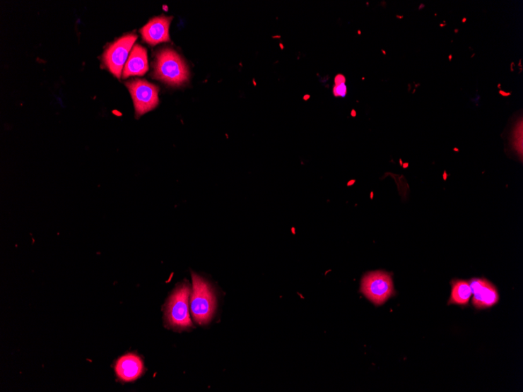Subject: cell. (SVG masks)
Segmentation results:
<instances>
[{
    "mask_svg": "<svg viewBox=\"0 0 523 392\" xmlns=\"http://www.w3.org/2000/svg\"><path fill=\"white\" fill-rule=\"evenodd\" d=\"M154 76L166 84L179 86L188 81L190 72L175 50L164 49L156 56Z\"/></svg>",
    "mask_w": 523,
    "mask_h": 392,
    "instance_id": "cell-1",
    "label": "cell"
},
{
    "mask_svg": "<svg viewBox=\"0 0 523 392\" xmlns=\"http://www.w3.org/2000/svg\"><path fill=\"white\" fill-rule=\"evenodd\" d=\"M193 292L191 299V311L194 321L200 325L208 324L214 316L216 300V295L209 283L200 275L192 273Z\"/></svg>",
    "mask_w": 523,
    "mask_h": 392,
    "instance_id": "cell-2",
    "label": "cell"
},
{
    "mask_svg": "<svg viewBox=\"0 0 523 392\" xmlns=\"http://www.w3.org/2000/svg\"><path fill=\"white\" fill-rule=\"evenodd\" d=\"M191 288L187 284L177 287L170 297L165 309V319L169 328L177 331L192 328L193 325L189 313Z\"/></svg>",
    "mask_w": 523,
    "mask_h": 392,
    "instance_id": "cell-3",
    "label": "cell"
},
{
    "mask_svg": "<svg viewBox=\"0 0 523 392\" xmlns=\"http://www.w3.org/2000/svg\"><path fill=\"white\" fill-rule=\"evenodd\" d=\"M361 292L377 306L386 302L394 295V283L386 272L376 271L368 273L361 282Z\"/></svg>",
    "mask_w": 523,
    "mask_h": 392,
    "instance_id": "cell-4",
    "label": "cell"
},
{
    "mask_svg": "<svg viewBox=\"0 0 523 392\" xmlns=\"http://www.w3.org/2000/svg\"><path fill=\"white\" fill-rule=\"evenodd\" d=\"M126 85L134 100L136 118L157 107L159 104L158 86L142 79H136Z\"/></svg>",
    "mask_w": 523,
    "mask_h": 392,
    "instance_id": "cell-5",
    "label": "cell"
},
{
    "mask_svg": "<svg viewBox=\"0 0 523 392\" xmlns=\"http://www.w3.org/2000/svg\"><path fill=\"white\" fill-rule=\"evenodd\" d=\"M136 40V35L134 33L127 34L114 42L105 50L104 54L105 64L109 71L116 78H121L130 50L134 46Z\"/></svg>",
    "mask_w": 523,
    "mask_h": 392,
    "instance_id": "cell-6",
    "label": "cell"
},
{
    "mask_svg": "<svg viewBox=\"0 0 523 392\" xmlns=\"http://www.w3.org/2000/svg\"><path fill=\"white\" fill-rule=\"evenodd\" d=\"M471 290L472 304L477 309H486L495 306L499 301V294L495 285L488 280L474 278L469 281Z\"/></svg>",
    "mask_w": 523,
    "mask_h": 392,
    "instance_id": "cell-7",
    "label": "cell"
},
{
    "mask_svg": "<svg viewBox=\"0 0 523 392\" xmlns=\"http://www.w3.org/2000/svg\"><path fill=\"white\" fill-rule=\"evenodd\" d=\"M172 18L160 16L151 19L149 23L141 29V34L144 42L151 46L158 43L170 42V26Z\"/></svg>",
    "mask_w": 523,
    "mask_h": 392,
    "instance_id": "cell-8",
    "label": "cell"
},
{
    "mask_svg": "<svg viewBox=\"0 0 523 392\" xmlns=\"http://www.w3.org/2000/svg\"><path fill=\"white\" fill-rule=\"evenodd\" d=\"M115 372L122 381H134L142 375L143 364L135 354H127L121 357L115 365Z\"/></svg>",
    "mask_w": 523,
    "mask_h": 392,
    "instance_id": "cell-9",
    "label": "cell"
},
{
    "mask_svg": "<svg viewBox=\"0 0 523 392\" xmlns=\"http://www.w3.org/2000/svg\"><path fill=\"white\" fill-rule=\"evenodd\" d=\"M148 53L146 49L139 44L134 47L122 71L123 78L130 76H143L148 71Z\"/></svg>",
    "mask_w": 523,
    "mask_h": 392,
    "instance_id": "cell-10",
    "label": "cell"
},
{
    "mask_svg": "<svg viewBox=\"0 0 523 392\" xmlns=\"http://www.w3.org/2000/svg\"><path fill=\"white\" fill-rule=\"evenodd\" d=\"M471 295L469 282L455 280L452 284V295H450L449 304L466 306L469 303Z\"/></svg>",
    "mask_w": 523,
    "mask_h": 392,
    "instance_id": "cell-11",
    "label": "cell"
},
{
    "mask_svg": "<svg viewBox=\"0 0 523 392\" xmlns=\"http://www.w3.org/2000/svg\"><path fill=\"white\" fill-rule=\"evenodd\" d=\"M333 93L334 95H335L336 97H345L347 93V86L346 83H344L336 85V86L334 87Z\"/></svg>",
    "mask_w": 523,
    "mask_h": 392,
    "instance_id": "cell-12",
    "label": "cell"
},
{
    "mask_svg": "<svg viewBox=\"0 0 523 392\" xmlns=\"http://www.w3.org/2000/svg\"><path fill=\"white\" fill-rule=\"evenodd\" d=\"M345 81H346V79L343 76L339 75L338 76L336 77V79H335L336 85L344 83Z\"/></svg>",
    "mask_w": 523,
    "mask_h": 392,
    "instance_id": "cell-13",
    "label": "cell"
},
{
    "mask_svg": "<svg viewBox=\"0 0 523 392\" xmlns=\"http://www.w3.org/2000/svg\"><path fill=\"white\" fill-rule=\"evenodd\" d=\"M500 93L501 94H503L504 96L511 95V93H503V92H500Z\"/></svg>",
    "mask_w": 523,
    "mask_h": 392,
    "instance_id": "cell-14",
    "label": "cell"
},
{
    "mask_svg": "<svg viewBox=\"0 0 523 392\" xmlns=\"http://www.w3.org/2000/svg\"><path fill=\"white\" fill-rule=\"evenodd\" d=\"M423 7H425V4H421V6H419V8L418 9L419 10H423Z\"/></svg>",
    "mask_w": 523,
    "mask_h": 392,
    "instance_id": "cell-15",
    "label": "cell"
},
{
    "mask_svg": "<svg viewBox=\"0 0 523 392\" xmlns=\"http://www.w3.org/2000/svg\"><path fill=\"white\" fill-rule=\"evenodd\" d=\"M466 18H464L463 20H462V23H466Z\"/></svg>",
    "mask_w": 523,
    "mask_h": 392,
    "instance_id": "cell-16",
    "label": "cell"
},
{
    "mask_svg": "<svg viewBox=\"0 0 523 392\" xmlns=\"http://www.w3.org/2000/svg\"><path fill=\"white\" fill-rule=\"evenodd\" d=\"M452 56H449V61H452Z\"/></svg>",
    "mask_w": 523,
    "mask_h": 392,
    "instance_id": "cell-17",
    "label": "cell"
}]
</instances>
